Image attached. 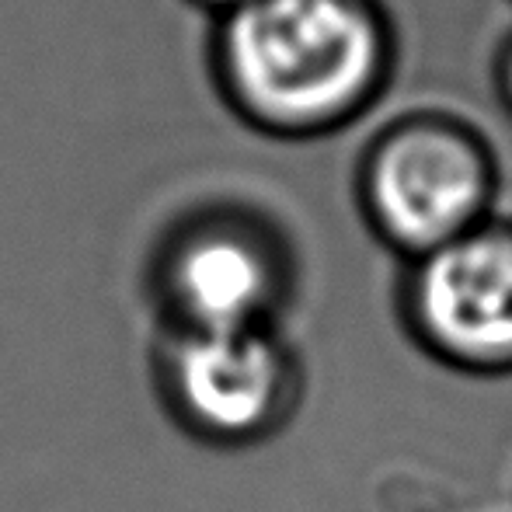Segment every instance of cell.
I'll list each match as a JSON object with an SVG mask.
<instances>
[{
    "label": "cell",
    "mask_w": 512,
    "mask_h": 512,
    "mask_svg": "<svg viewBox=\"0 0 512 512\" xmlns=\"http://www.w3.org/2000/svg\"><path fill=\"white\" fill-rule=\"evenodd\" d=\"M499 81H502V98H506V105H509V112H512V42H509L506 56H502V74H499Z\"/></svg>",
    "instance_id": "cell-6"
},
{
    "label": "cell",
    "mask_w": 512,
    "mask_h": 512,
    "mask_svg": "<svg viewBox=\"0 0 512 512\" xmlns=\"http://www.w3.org/2000/svg\"><path fill=\"white\" fill-rule=\"evenodd\" d=\"M290 283V262L262 230L220 223L171 255L168 304L182 331L276 328Z\"/></svg>",
    "instance_id": "cell-5"
},
{
    "label": "cell",
    "mask_w": 512,
    "mask_h": 512,
    "mask_svg": "<svg viewBox=\"0 0 512 512\" xmlns=\"http://www.w3.org/2000/svg\"><path fill=\"white\" fill-rule=\"evenodd\" d=\"M495 164L478 133L450 119H408L373 143L363 206L373 230L411 262L488 220Z\"/></svg>",
    "instance_id": "cell-2"
},
{
    "label": "cell",
    "mask_w": 512,
    "mask_h": 512,
    "mask_svg": "<svg viewBox=\"0 0 512 512\" xmlns=\"http://www.w3.org/2000/svg\"><path fill=\"white\" fill-rule=\"evenodd\" d=\"M391 32L373 0H244L220 35L230 102L279 136L345 126L377 98Z\"/></svg>",
    "instance_id": "cell-1"
},
{
    "label": "cell",
    "mask_w": 512,
    "mask_h": 512,
    "mask_svg": "<svg viewBox=\"0 0 512 512\" xmlns=\"http://www.w3.org/2000/svg\"><path fill=\"white\" fill-rule=\"evenodd\" d=\"M307 394L300 352L279 328L178 331L164 356V398L189 436L248 450L290 429Z\"/></svg>",
    "instance_id": "cell-3"
},
{
    "label": "cell",
    "mask_w": 512,
    "mask_h": 512,
    "mask_svg": "<svg viewBox=\"0 0 512 512\" xmlns=\"http://www.w3.org/2000/svg\"><path fill=\"white\" fill-rule=\"evenodd\" d=\"M408 338L464 377H512V227L485 220L415 258L401 286Z\"/></svg>",
    "instance_id": "cell-4"
},
{
    "label": "cell",
    "mask_w": 512,
    "mask_h": 512,
    "mask_svg": "<svg viewBox=\"0 0 512 512\" xmlns=\"http://www.w3.org/2000/svg\"><path fill=\"white\" fill-rule=\"evenodd\" d=\"M209 4H220V7H227V11H230V7L244 4V0H209Z\"/></svg>",
    "instance_id": "cell-7"
}]
</instances>
